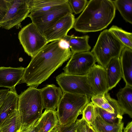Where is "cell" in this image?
<instances>
[{"instance_id": "1", "label": "cell", "mask_w": 132, "mask_h": 132, "mask_svg": "<svg viewBox=\"0 0 132 132\" xmlns=\"http://www.w3.org/2000/svg\"><path fill=\"white\" fill-rule=\"evenodd\" d=\"M72 53L67 43L61 39L48 44L34 56L25 70L21 82L35 88L70 58Z\"/></svg>"}, {"instance_id": "2", "label": "cell", "mask_w": 132, "mask_h": 132, "mask_svg": "<svg viewBox=\"0 0 132 132\" xmlns=\"http://www.w3.org/2000/svg\"><path fill=\"white\" fill-rule=\"evenodd\" d=\"M116 10L112 1L90 0L80 14L75 19L73 28L83 33L102 30L111 22Z\"/></svg>"}, {"instance_id": "3", "label": "cell", "mask_w": 132, "mask_h": 132, "mask_svg": "<svg viewBox=\"0 0 132 132\" xmlns=\"http://www.w3.org/2000/svg\"><path fill=\"white\" fill-rule=\"evenodd\" d=\"M44 109L40 89L29 87L19 95L18 110L22 125H30L37 120Z\"/></svg>"}, {"instance_id": "4", "label": "cell", "mask_w": 132, "mask_h": 132, "mask_svg": "<svg viewBox=\"0 0 132 132\" xmlns=\"http://www.w3.org/2000/svg\"><path fill=\"white\" fill-rule=\"evenodd\" d=\"M90 98L85 95L63 92L56 111L59 124L64 125L75 122Z\"/></svg>"}, {"instance_id": "5", "label": "cell", "mask_w": 132, "mask_h": 132, "mask_svg": "<svg viewBox=\"0 0 132 132\" xmlns=\"http://www.w3.org/2000/svg\"><path fill=\"white\" fill-rule=\"evenodd\" d=\"M124 47L111 32L105 29L101 32L91 52L98 65L105 68L111 59L120 57Z\"/></svg>"}, {"instance_id": "6", "label": "cell", "mask_w": 132, "mask_h": 132, "mask_svg": "<svg viewBox=\"0 0 132 132\" xmlns=\"http://www.w3.org/2000/svg\"><path fill=\"white\" fill-rule=\"evenodd\" d=\"M18 37L25 52L31 57L48 44L43 35L32 22L21 29Z\"/></svg>"}, {"instance_id": "7", "label": "cell", "mask_w": 132, "mask_h": 132, "mask_svg": "<svg viewBox=\"0 0 132 132\" xmlns=\"http://www.w3.org/2000/svg\"><path fill=\"white\" fill-rule=\"evenodd\" d=\"M56 82L63 92L86 96L95 95L86 76L68 75L62 73L56 77Z\"/></svg>"}, {"instance_id": "8", "label": "cell", "mask_w": 132, "mask_h": 132, "mask_svg": "<svg viewBox=\"0 0 132 132\" xmlns=\"http://www.w3.org/2000/svg\"><path fill=\"white\" fill-rule=\"evenodd\" d=\"M28 2V0H11L9 10L0 23V27L8 30L21 27V22L30 13Z\"/></svg>"}, {"instance_id": "9", "label": "cell", "mask_w": 132, "mask_h": 132, "mask_svg": "<svg viewBox=\"0 0 132 132\" xmlns=\"http://www.w3.org/2000/svg\"><path fill=\"white\" fill-rule=\"evenodd\" d=\"M69 13L73 12L68 1L48 11L29 18L32 22L43 34L59 19Z\"/></svg>"}, {"instance_id": "10", "label": "cell", "mask_w": 132, "mask_h": 132, "mask_svg": "<svg viewBox=\"0 0 132 132\" xmlns=\"http://www.w3.org/2000/svg\"><path fill=\"white\" fill-rule=\"evenodd\" d=\"M96 62L91 52L73 53L63 69L64 72L68 75L86 76Z\"/></svg>"}, {"instance_id": "11", "label": "cell", "mask_w": 132, "mask_h": 132, "mask_svg": "<svg viewBox=\"0 0 132 132\" xmlns=\"http://www.w3.org/2000/svg\"><path fill=\"white\" fill-rule=\"evenodd\" d=\"M75 18L72 13H69L59 19L51 27L43 34L48 43L63 39L73 28Z\"/></svg>"}, {"instance_id": "12", "label": "cell", "mask_w": 132, "mask_h": 132, "mask_svg": "<svg viewBox=\"0 0 132 132\" xmlns=\"http://www.w3.org/2000/svg\"><path fill=\"white\" fill-rule=\"evenodd\" d=\"M86 76L95 95L108 92L107 79L105 68L95 64Z\"/></svg>"}, {"instance_id": "13", "label": "cell", "mask_w": 132, "mask_h": 132, "mask_svg": "<svg viewBox=\"0 0 132 132\" xmlns=\"http://www.w3.org/2000/svg\"><path fill=\"white\" fill-rule=\"evenodd\" d=\"M25 68L0 67V87L15 88V86L21 81Z\"/></svg>"}, {"instance_id": "14", "label": "cell", "mask_w": 132, "mask_h": 132, "mask_svg": "<svg viewBox=\"0 0 132 132\" xmlns=\"http://www.w3.org/2000/svg\"><path fill=\"white\" fill-rule=\"evenodd\" d=\"M40 89L44 109L56 110L63 95L61 88L50 84Z\"/></svg>"}, {"instance_id": "15", "label": "cell", "mask_w": 132, "mask_h": 132, "mask_svg": "<svg viewBox=\"0 0 132 132\" xmlns=\"http://www.w3.org/2000/svg\"><path fill=\"white\" fill-rule=\"evenodd\" d=\"M94 105L112 113H116L123 116V112L117 100L112 98L108 92L95 95L91 98Z\"/></svg>"}, {"instance_id": "16", "label": "cell", "mask_w": 132, "mask_h": 132, "mask_svg": "<svg viewBox=\"0 0 132 132\" xmlns=\"http://www.w3.org/2000/svg\"><path fill=\"white\" fill-rule=\"evenodd\" d=\"M68 1V0H28L30 13L28 17L38 15Z\"/></svg>"}, {"instance_id": "17", "label": "cell", "mask_w": 132, "mask_h": 132, "mask_svg": "<svg viewBox=\"0 0 132 132\" xmlns=\"http://www.w3.org/2000/svg\"><path fill=\"white\" fill-rule=\"evenodd\" d=\"M59 124L56 111L45 110L37 120L36 132H49Z\"/></svg>"}, {"instance_id": "18", "label": "cell", "mask_w": 132, "mask_h": 132, "mask_svg": "<svg viewBox=\"0 0 132 132\" xmlns=\"http://www.w3.org/2000/svg\"><path fill=\"white\" fill-rule=\"evenodd\" d=\"M105 69L109 90L115 87L122 78L120 57L111 59Z\"/></svg>"}, {"instance_id": "19", "label": "cell", "mask_w": 132, "mask_h": 132, "mask_svg": "<svg viewBox=\"0 0 132 132\" xmlns=\"http://www.w3.org/2000/svg\"><path fill=\"white\" fill-rule=\"evenodd\" d=\"M120 59L122 78L126 85L132 87V49L125 47L121 52Z\"/></svg>"}, {"instance_id": "20", "label": "cell", "mask_w": 132, "mask_h": 132, "mask_svg": "<svg viewBox=\"0 0 132 132\" xmlns=\"http://www.w3.org/2000/svg\"><path fill=\"white\" fill-rule=\"evenodd\" d=\"M88 35L81 37L67 35L62 39L68 44L72 53L89 51L91 47L88 44Z\"/></svg>"}, {"instance_id": "21", "label": "cell", "mask_w": 132, "mask_h": 132, "mask_svg": "<svg viewBox=\"0 0 132 132\" xmlns=\"http://www.w3.org/2000/svg\"><path fill=\"white\" fill-rule=\"evenodd\" d=\"M19 95L15 88L10 89L0 107V123L18 107Z\"/></svg>"}, {"instance_id": "22", "label": "cell", "mask_w": 132, "mask_h": 132, "mask_svg": "<svg viewBox=\"0 0 132 132\" xmlns=\"http://www.w3.org/2000/svg\"><path fill=\"white\" fill-rule=\"evenodd\" d=\"M118 102L124 114L132 118V87L125 85L117 94Z\"/></svg>"}, {"instance_id": "23", "label": "cell", "mask_w": 132, "mask_h": 132, "mask_svg": "<svg viewBox=\"0 0 132 132\" xmlns=\"http://www.w3.org/2000/svg\"><path fill=\"white\" fill-rule=\"evenodd\" d=\"M21 124L18 107L0 123V132H16Z\"/></svg>"}, {"instance_id": "24", "label": "cell", "mask_w": 132, "mask_h": 132, "mask_svg": "<svg viewBox=\"0 0 132 132\" xmlns=\"http://www.w3.org/2000/svg\"><path fill=\"white\" fill-rule=\"evenodd\" d=\"M95 115V119L91 126L96 132H119L124 126V123L122 122L116 124H110Z\"/></svg>"}, {"instance_id": "25", "label": "cell", "mask_w": 132, "mask_h": 132, "mask_svg": "<svg viewBox=\"0 0 132 132\" xmlns=\"http://www.w3.org/2000/svg\"><path fill=\"white\" fill-rule=\"evenodd\" d=\"M116 9L118 10L123 19L132 24V0L112 1Z\"/></svg>"}, {"instance_id": "26", "label": "cell", "mask_w": 132, "mask_h": 132, "mask_svg": "<svg viewBox=\"0 0 132 132\" xmlns=\"http://www.w3.org/2000/svg\"><path fill=\"white\" fill-rule=\"evenodd\" d=\"M126 47L132 49V33L113 25L109 29Z\"/></svg>"}, {"instance_id": "27", "label": "cell", "mask_w": 132, "mask_h": 132, "mask_svg": "<svg viewBox=\"0 0 132 132\" xmlns=\"http://www.w3.org/2000/svg\"><path fill=\"white\" fill-rule=\"evenodd\" d=\"M95 113L105 122L114 124L122 122L123 116L116 113H112L105 110L94 105Z\"/></svg>"}, {"instance_id": "28", "label": "cell", "mask_w": 132, "mask_h": 132, "mask_svg": "<svg viewBox=\"0 0 132 132\" xmlns=\"http://www.w3.org/2000/svg\"><path fill=\"white\" fill-rule=\"evenodd\" d=\"M82 117L89 125L91 126L95 117L94 106L91 102L88 103L83 110Z\"/></svg>"}, {"instance_id": "29", "label": "cell", "mask_w": 132, "mask_h": 132, "mask_svg": "<svg viewBox=\"0 0 132 132\" xmlns=\"http://www.w3.org/2000/svg\"><path fill=\"white\" fill-rule=\"evenodd\" d=\"M68 2L73 13L78 14L84 10L88 1L87 0H68Z\"/></svg>"}, {"instance_id": "30", "label": "cell", "mask_w": 132, "mask_h": 132, "mask_svg": "<svg viewBox=\"0 0 132 132\" xmlns=\"http://www.w3.org/2000/svg\"><path fill=\"white\" fill-rule=\"evenodd\" d=\"M11 0H0V23L7 13Z\"/></svg>"}, {"instance_id": "31", "label": "cell", "mask_w": 132, "mask_h": 132, "mask_svg": "<svg viewBox=\"0 0 132 132\" xmlns=\"http://www.w3.org/2000/svg\"><path fill=\"white\" fill-rule=\"evenodd\" d=\"M77 125L75 132H88V124L84 118L77 120Z\"/></svg>"}, {"instance_id": "32", "label": "cell", "mask_w": 132, "mask_h": 132, "mask_svg": "<svg viewBox=\"0 0 132 132\" xmlns=\"http://www.w3.org/2000/svg\"><path fill=\"white\" fill-rule=\"evenodd\" d=\"M77 125L76 121L75 122L64 125L59 124L57 127L59 132H75Z\"/></svg>"}, {"instance_id": "33", "label": "cell", "mask_w": 132, "mask_h": 132, "mask_svg": "<svg viewBox=\"0 0 132 132\" xmlns=\"http://www.w3.org/2000/svg\"><path fill=\"white\" fill-rule=\"evenodd\" d=\"M37 120L29 125L21 124L16 132H36L35 127Z\"/></svg>"}, {"instance_id": "34", "label": "cell", "mask_w": 132, "mask_h": 132, "mask_svg": "<svg viewBox=\"0 0 132 132\" xmlns=\"http://www.w3.org/2000/svg\"><path fill=\"white\" fill-rule=\"evenodd\" d=\"M10 89H0V104L2 103L7 95Z\"/></svg>"}, {"instance_id": "35", "label": "cell", "mask_w": 132, "mask_h": 132, "mask_svg": "<svg viewBox=\"0 0 132 132\" xmlns=\"http://www.w3.org/2000/svg\"><path fill=\"white\" fill-rule=\"evenodd\" d=\"M123 132H132V121L128 122L125 127H123Z\"/></svg>"}, {"instance_id": "36", "label": "cell", "mask_w": 132, "mask_h": 132, "mask_svg": "<svg viewBox=\"0 0 132 132\" xmlns=\"http://www.w3.org/2000/svg\"><path fill=\"white\" fill-rule=\"evenodd\" d=\"M88 132H96L91 126L88 125Z\"/></svg>"}, {"instance_id": "37", "label": "cell", "mask_w": 132, "mask_h": 132, "mask_svg": "<svg viewBox=\"0 0 132 132\" xmlns=\"http://www.w3.org/2000/svg\"><path fill=\"white\" fill-rule=\"evenodd\" d=\"M49 132H59V130L57 127V126L54 128Z\"/></svg>"}, {"instance_id": "38", "label": "cell", "mask_w": 132, "mask_h": 132, "mask_svg": "<svg viewBox=\"0 0 132 132\" xmlns=\"http://www.w3.org/2000/svg\"><path fill=\"white\" fill-rule=\"evenodd\" d=\"M123 127L121 129L119 132H123Z\"/></svg>"}]
</instances>
